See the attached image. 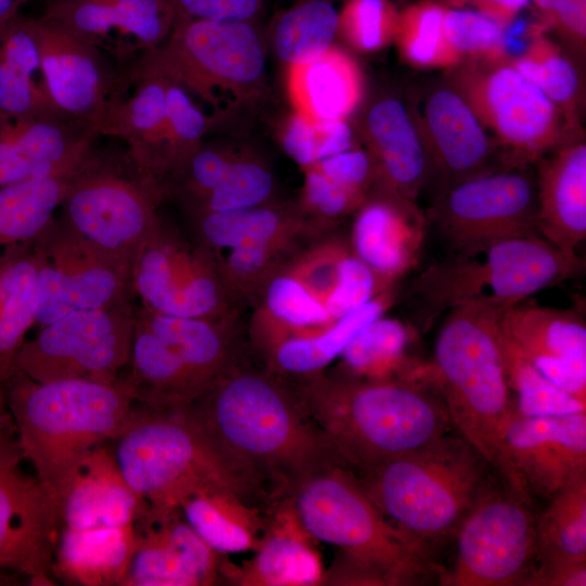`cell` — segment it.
Returning <instances> with one entry per match:
<instances>
[{
    "instance_id": "6da1fadb",
    "label": "cell",
    "mask_w": 586,
    "mask_h": 586,
    "mask_svg": "<svg viewBox=\"0 0 586 586\" xmlns=\"http://www.w3.org/2000/svg\"><path fill=\"white\" fill-rule=\"evenodd\" d=\"M190 409L218 449L272 500L335 459L293 381L240 360Z\"/></svg>"
},
{
    "instance_id": "7a4b0ae2",
    "label": "cell",
    "mask_w": 586,
    "mask_h": 586,
    "mask_svg": "<svg viewBox=\"0 0 586 586\" xmlns=\"http://www.w3.org/2000/svg\"><path fill=\"white\" fill-rule=\"evenodd\" d=\"M290 379L336 464L355 475L454 429L428 367L418 375L391 380L324 370Z\"/></svg>"
},
{
    "instance_id": "3957f363",
    "label": "cell",
    "mask_w": 586,
    "mask_h": 586,
    "mask_svg": "<svg viewBox=\"0 0 586 586\" xmlns=\"http://www.w3.org/2000/svg\"><path fill=\"white\" fill-rule=\"evenodd\" d=\"M286 497L303 530L340 550L330 573L335 584L411 586L434 576L438 581L443 566L434 553L392 525L349 470L322 468Z\"/></svg>"
},
{
    "instance_id": "277c9868",
    "label": "cell",
    "mask_w": 586,
    "mask_h": 586,
    "mask_svg": "<svg viewBox=\"0 0 586 586\" xmlns=\"http://www.w3.org/2000/svg\"><path fill=\"white\" fill-rule=\"evenodd\" d=\"M4 387L23 457L61 501L81 461L111 444L135 404L120 379L39 382L12 370Z\"/></svg>"
},
{
    "instance_id": "5b68a950",
    "label": "cell",
    "mask_w": 586,
    "mask_h": 586,
    "mask_svg": "<svg viewBox=\"0 0 586 586\" xmlns=\"http://www.w3.org/2000/svg\"><path fill=\"white\" fill-rule=\"evenodd\" d=\"M581 269V257H568L537 234L448 247L409 282L410 324L428 332L443 314L464 305L504 313Z\"/></svg>"
},
{
    "instance_id": "8992f818",
    "label": "cell",
    "mask_w": 586,
    "mask_h": 586,
    "mask_svg": "<svg viewBox=\"0 0 586 586\" xmlns=\"http://www.w3.org/2000/svg\"><path fill=\"white\" fill-rule=\"evenodd\" d=\"M492 464L457 430L355 475L374 507L431 552L455 538Z\"/></svg>"
},
{
    "instance_id": "52a82bcc",
    "label": "cell",
    "mask_w": 586,
    "mask_h": 586,
    "mask_svg": "<svg viewBox=\"0 0 586 586\" xmlns=\"http://www.w3.org/2000/svg\"><path fill=\"white\" fill-rule=\"evenodd\" d=\"M111 449L127 484L151 507H178L182 497L205 486L230 489L254 505L270 501L218 449L190 405L157 408L135 403Z\"/></svg>"
},
{
    "instance_id": "ba28073f",
    "label": "cell",
    "mask_w": 586,
    "mask_h": 586,
    "mask_svg": "<svg viewBox=\"0 0 586 586\" xmlns=\"http://www.w3.org/2000/svg\"><path fill=\"white\" fill-rule=\"evenodd\" d=\"M501 314L482 305L447 311L428 361L454 429L491 464L515 410L500 349Z\"/></svg>"
},
{
    "instance_id": "9c48e42d",
    "label": "cell",
    "mask_w": 586,
    "mask_h": 586,
    "mask_svg": "<svg viewBox=\"0 0 586 586\" xmlns=\"http://www.w3.org/2000/svg\"><path fill=\"white\" fill-rule=\"evenodd\" d=\"M133 64L184 88L212 111L213 127L267 93L265 43L254 22L191 20Z\"/></svg>"
},
{
    "instance_id": "30bf717a",
    "label": "cell",
    "mask_w": 586,
    "mask_h": 586,
    "mask_svg": "<svg viewBox=\"0 0 586 586\" xmlns=\"http://www.w3.org/2000/svg\"><path fill=\"white\" fill-rule=\"evenodd\" d=\"M190 238L212 257L238 310L254 306L268 280L316 240L333 232L297 200L188 217Z\"/></svg>"
},
{
    "instance_id": "8fae6325",
    "label": "cell",
    "mask_w": 586,
    "mask_h": 586,
    "mask_svg": "<svg viewBox=\"0 0 586 586\" xmlns=\"http://www.w3.org/2000/svg\"><path fill=\"white\" fill-rule=\"evenodd\" d=\"M166 202L161 183L127 151L93 144L71 176L61 218L90 243L132 266Z\"/></svg>"
},
{
    "instance_id": "7c38bea8",
    "label": "cell",
    "mask_w": 586,
    "mask_h": 586,
    "mask_svg": "<svg viewBox=\"0 0 586 586\" xmlns=\"http://www.w3.org/2000/svg\"><path fill=\"white\" fill-rule=\"evenodd\" d=\"M533 499L514 488L493 466L459 525L446 586H523L536 564Z\"/></svg>"
},
{
    "instance_id": "4fadbf2b",
    "label": "cell",
    "mask_w": 586,
    "mask_h": 586,
    "mask_svg": "<svg viewBox=\"0 0 586 586\" xmlns=\"http://www.w3.org/2000/svg\"><path fill=\"white\" fill-rule=\"evenodd\" d=\"M451 82L494 133L502 167L532 166L568 142L573 125L514 65L473 67Z\"/></svg>"
},
{
    "instance_id": "5bb4252c",
    "label": "cell",
    "mask_w": 586,
    "mask_h": 586,
    "mask_svg": "<svg viewBox=\"0 0 586 586\" xmlns=\"http://www.w3.org/2000/svg\"><path fill=\"white\" fill-rule=\"evenodd\" d=\"M136 307L78 310L41 326L24 342L13 370L39 381H118L129 364Z\"/></svg>"
},
{
    "instance_id": "9a60e30c",
    "label": "cell",
    "mask_w": 586,
    "mask_h": 586,
    "mask_svg": "<svg viewBox=\"0 0 586 586\" xmlns=\"http://www.w3.org/2000/svg\"><path fill=\"white\" fill-rule=\"evenodd\" d=\"M37 256L36 322L44 326L78 310L131 304L132 266L54 217L31 241Z\"/></svg>"
},
{
    "instance_id": "2e32d148",
    "label": "cell",
    "mask_w": 586,
    "mask_h": 586,
    "mask_svg": "<svg viewBox=\"0 0 586 586\" xmlns=\"http://www.w3.org/2000/svg\"><path fill=\"white\" fill-rule=\"evenodd\" d=\"M141 306L168 316L235 320L209 254L161 215L132 263Z\"/></svg>"
},
{
    "instance_id": "e0dca14e",
    "label": "cell",
    "mask_w": 586,
    "mask_h": 586,
    "mask_svg": "<svg viewBox=\"0 0 586 586\" xmlns=\"http://www.w3.org/2000/svg\"><path fill=\"white\" fill-rule=\"evenodd\" d=\"M537 179L532 166L500 167L432 199L424 211L447 247L539 235Z\"/></svg>"
},
{
    "instance_id": "ac0fdd59",
    "label": "cell",
    "mask_w": 586,
    "mask_h": 586,
    "mask_svg": "<svg viewBox=\"0 0 586 586\" xmlns=\"http://www.w3.org/2000/svg\"><path fill=\"white\" fill-rule=\"evenodd\" d=\"M17 437L0 438V570L31 585H54L62 501L49 484L22 469Z\"/></svg>"
},
{
    "instance_id": "d6986e66",
    "label": "cell",
    "mask_w": 586,
    "mask_h": 586,
    "mask_svg": "<svg viewBox=\"0 0 586 586\" xmlns=\"http://www.w3.org/2000/svg\"><path fill=\"white\" fill-rule=\"evenodd\" d=\"M165 201L186 218L232 212L279 201L269 162L250 145L203 142L161 180Z\"/></svg>"
},
{
    "instance_id": "ffe728a7",
    "label": "cell",
    "mask_w": 586,
    "mask_h": 586,
    "mask_svg": "<svg viewBox=\"0 0 586 586\" xmlns=\"http://www.w3.org/2000/svg\"><path fill=\"white\" fill-rule=\"evenodd\" d=\"M492 466L531 499L547 501L586 470V411L525 416L514 410Z\"/></svg>"
},
{
    "instance_id": "44dd1931",
    "label": "cell",
    "mask_w": 586,
    "mask_h": 586,
    "mask_svg": "<svg viewBox=\"0 0 586 586\" xmlns=\"http://www.w3.org/2000/svg\"><path fill=\"white\" fill-rule=\"evenodd\" d=\"M28 22L53 105L67 118L95 131L109 106L124 93L125 68L53 21L39 16L28 17Z\"/></svg>"
},
{
    "instance_id": "7402d4cb",
    "label": "cell",
    "mask_w": 586,
    "mask_h": 586,
    "mask_svg": "<svg viewBox=\"0 0 586 586\" xmlns=\"http://www.w3.org/2000/svg\"><path fill=\"white\" fill-rule=\"evenodd\" d=\"M409 100L430 160L425 189L432 199L451 187L502 167L499 149L451 81L432 82Z\"/></svg>"
},
{
    "instance_id": "603a6c76",
    "label": "cell",
    "mask_w": 586,
    "mask_h": 586,
    "mask_svg": "<svg viewBox=\"0 0 586 586\" xmlns=\"http://www.w3.org/2000/svg\"><path fill=\"white\" fill-rule=\"evenodd\" d=\"M352 115L355 132L372 163L374 187L417 202L429 181L430 160L408 94L372 91Z\"/></svg>"
},
{
    "instance_id": "cb8c5ba5",
    "label": "cell",
    "mask_w": 586,
    "mask_h": 586,
    "mask_svg": "<svg viewBox=\"0 0 586 586\" xmlns=\"http://www.w3.org/2000/svg\"><path fill=\"white\" fill-rule=\"evenodd\" d=\"M41 16L126 68L168 38L175 5L174 0H50Z\"/></svg>"
},
{
    "instance_id": "d4e9b609",
    "label": "cell",
    "mask_w": 586,
    "mask_h": 586,
    "mask_svg": "<svg viewBox=\"0 0 586 586\" xmlns=\"http://www.w3.org/2000/svg\"><path fill=\"white\" fill-rule=\"evenodd\" d=\"M136 549L126 586H206L220 576L221 553L190 527L178 507H151L133 523Z\"/></svg>"
},
{
    "instance_id": "484cf974",
    "label": "cell",
    "mask_w": 586,
    "mask_h": 586,
    "mask_svg": "<svg viewBox=\"0 0 586 586\" xmlns=\"http://www.w3.org/2000/svg\"><path fill=\"white\" fill-rule=\"evenodd\" d=\"M498 329L545 378L586 402V324L578 313L526 300L499 316Z\"/></svg>"
},
{
    "instance_id": "4316f807",
    "label": "cell",
    "mask_w": 586,
    "mask_h": 586,
    "mask_svg": "<svg viewBox=\"0 0 586 586\" xmlns=\"http://www.w3.org/2000/svg\"><path fill=\"white\" fill-rule=\"evenodd\" d=\"M349 247L385 290L417 265L428 220L417 202L374 187L353 215Z\"/></svg>"
},
{
    "instance_id": "83f0119b",
    "label": "cell",
    "mask_w": 586,
    "mask_h": 586,
    "mask_svg": "<svg viewBox=\"0 0 586 586\" xmlns=\"http://www.w3.org/2000/svg\"><path fill=\"white\" fill-rule=\"evenodd\" d=\"M98 137L67 117L0 112V187L75 169Z\"/></svg>"
},
{
    "instance_id": "f1b7e54d",
    "label": "cell",
    "mask_w": 586,
    "mask_h": 586,
    "mask_svg": "<svg viewBox=\"0 0 586 586\" xmlns=\"http://www.w3.org/2000/svg\"><path fill=\"white\" fill-rule=\"evenodd\" d=\"M535 164L538 234L578 258L586 239V144L574 139Z\"/></svg>"
},
{
    "instance_id": "f546056e",
    "label": "cell",
    "mask_w": 586,
    "mask_h": 586,
    "mask_svg": "<svg viewBox=\"0 0 586 586\" xmlns=\"http://www.w3.org/2000/svg\"><path fill=\"white\" fill-rule=\"evenodd\" d=\"M314 540L298 523L288 497L269 509L266 532L255 556L241 566L225 563L220 576L242 586H306L323 581Z\"/></svg>"
},
{
    "instance_id": "4dcf8cb0",
    "label": "cell",
    "mask_w": 586,
    "mask_h": 586,
    "mask_svg": "<svg viewBox=\"0 0 586 586\" xmlns=\"http://www.w3.org/2000/svg\"><path fill=\"white\" fill-rule=\"evenodd\" d=\"M127 86L95 127L99 136L127 144L137 167L160 181L166 131L167 78L133 63L125 68Z\"/></svg>"
},
{
    "instance_id": "1f68e13d",
    "label": "cell",
    "mask_w": 586,
    "mask_h": 586,
    "mask_svg": "<svg viewBox=\"0 0 586 586\" xmlns=\"http://www.w3.org/2000/svg\"><path fill=\"white\" fill-rule=\"evenodd\" d=\"M285 269L326 308L333 321L384 292L372 271L333 232L316 240Z\"/></svg>"
},
{
    "instance_id": "d6a6232c",
    "label": "cell",
    "mask_w": 586,
    "mask_h": 586,
    "mask_svg": "<svg viewBox=\"0 0 586 586\" xmlns=\"http://www.w3.org/2000/svg\"><path fill=\"white\" fill-rule=\"evenodd\" d=\"M148 506L123 477L107 444L91 451L79 464L62 497V527L133 525Z\"/></svg>"
},
{
    "instance_id": "836d02e7",
    "label": "cell",
    "mask_w": 586,
    "mask_h": 586,
    "mask_svg": "<svg viewBox=\"0 0 586 586\" xmlns=\"http://www.w3.org/2000/svg\"><path fill=\"white\" fill-rule=\"evenodd\" d=\"M286 89L293 112L313 122L348 119L364 97L357 64L335 46L286 67Z\"/></svg>"
},
{
    "instance_id": "e575fe53",
    "label": "cell",
    "mask_w": 586,
    "mask_h": 586,
    "mask_svg": "<svg viewBox=\"0 0 586 586\" xmlns=\"http://www.w3.org/2000/svg\"><path fill=\"white\" fill-rule=\"evenodd\" d=\"M196 535L218 553L255 550L263 538L268 512L230 489L205 486L182 497L178 504Z\"/></svg>"
},
{
    "instance_id": "d590c367",
    "label": "cell",
    "mask_w": 586,
    "mask_h": 586,
    "mask_svg": "<svg viewBox=\"0 0 586 586\" xmlns=\"http://www.w3.org/2000/svg\"><path fill=\"white\" fill-rule=\"evenodd\" d=\"M136 549L133 525L62 527L54 575L87 586L124 585Z\"/></svg>"
},
{
    "instance_id": "8d00e7d4",
    "label": "cell",
    "mask_w": 586,
    "mask_h": 586,
    "mask_svg": "<svg viewBox=\"0 0 586 586\" xmlns=\"http://www.w3.org/2000/svg\"><path fill=\"white\" fill-rule=\"evenodd\" d=\"M394 302V290L385 291L351 310L324 330L279 342L265 356L266 366L286 378L319 373L341 355L347 343L370 321L383 316Z\"/></svg>"
},
{
    "instance_id": "74e56055",
    "label": "cell",
    "mask_w": 586,
    "mask_h": 586,
    "mask_svg": "<svg viewBox=\"0 0 586 586\" xmlns=\"http://www.w3.org/2000/svg\"><path fill=\"white\" fill-rule=\"evenodd\" d=\"M416 329L396 318L380 316L366 324L341 353L340 370L365 380L416 375L424 361L409 353Z\"/></svg>"
},
{
    "instance_id": "f35d334b",
    "label": "cell",
    "mask_w": 586,
    "mask_h": 586,
    "mask_svg": "<svg viewBox=\"0 0 586 586\" xmlns=\"http://www.w3.org/2000/svg\"><path fill=\"white\" fill-rule=\"evenodd\" d=\"M535 565L586 562V470L571 477L536 517Z\"/></svg>"
},
{
    "instance_id": "ab89813d",
    "label": "cell",
    "mask_w": 586,
    "mask_h": 586,
    "mask_svg": "<svg viewBox=\"0 0 586 586\" xmlns=\"http://www.w3.org/2000/svg\"><path fill=\"white\" fill-rule=\"evenodd\" d=\"M38 260L31 246L0 264V381L5 382L28 329L36 322Z\"/></svg>"
},
{
    "instance_id": "60d3db41",
    "label": "cell",
    "mask_w": 586,
    "mask_h": 586,
    "mask_svg": "<svg viewBox=\"0 0 586 586\" xmlns=\"http://www.w3.org/2000/svg\"><path fill=\"white\" fill-rule=\"evenodd\" d=\"M75 169L0 187V247L29 243L46 229Z\"/></svg>"
},
{
    "instance_id": "b9f144b4",
    "label": "cell",
    "mask_w": 586,
    "mask_h": 586,
    "mask_svg": "<svg viewBox=\"0 0 586 586\" xmlns=\"http://www.w3.org/2000/svg\"><path fill=\"white\" fill-rule=\"evenodd\" d=\"M339 13L331 0H302L286 9L270 29L275 55L286 67L319 58L334 46Z\"/></svg>"
},
{
    "instance_id": "7bdbcfd3",
    "label": "cell",
    "mask_w": 586,
    "mask_h": 586,
    "mask_svg": "<svg viewBox=\"0 0 586 586\" xmlns=\"http://www.w3.org/2000/svg\"><path fill=\"white\" fill-rule=\"evenodd\" d=\"M499 342L515 411L525 416L586 411V402L566 393L545 378L504 340L500 332Z\"/></svg>"
},
{
    "instance_id": "ee69618b",
    "label": "cell",
    "mask_w": 586,
    "mask_h": 586,
    "mask_svg": "<svg viewBox=\"0 0 586 586\" xmlns=\"http://www.w3.org/2000/svg\"><path fill=\"white\" fill-rule=\"evenodd\" d=\"M212 128V118L198 106L192 95L167 79L166 131L160 183L200 148Z\"/></svg>"
},
{
    "instance_id": "f6af8a7d",
    "label": "cell",
    "mask_w": 586,
    "mask_h": 586,
    "mask_svg": "<svg viewBox=\"0 0 586 586\" xmlns=\"http://www.w3.org/2000/svg\"><path fill=\"white\" fill-rule=\"evenodd\" d=\"M279 139L284 152L301 168L359 143L348 119L313 122L294 112L282 124Z\"/></svg>"
},
{
    "instance_id": "bcb514c9",
    "label": "cell",
    "mask_w": 586,
    "mask_h": 586,
    "mask_svg": "<svg viewBox=\"0 0 586 586\" xmlns=\"http://www.w3.org/2000/svg\"><path fill=\"white\" fill-rule=\"evenodd\" d=\"M533 49L512 64L533 85L539 88L573 125L574 102L578 92L575 67L563 55L536 41Z\"/></svg>"
},
{
    "instance_id": "7dc6e473",
    "label": "cell",
    "mask_w": 586,
    "mask_h": 586,
    "mask_svg": "<svg viewBox=\"0 0 586 586\" xmlns=\"http://www.w3.org/2000/svg\"><path fill=\"white\" fill-rule=\"evenodd\" d=\"M302 170L304 182L297 202L308 216L331 229L354 215L369 195L331 178L314 165Z\"/></svg>"
},
{
    "instance_id": "c3c4849f",
    "label": "cell",
    "mask_w": 586,
    "mask_h": 586,
    "mask_svg": "<svg viewBox=\"0 0 586 586\" xmlns=\"http://www.w3.org/2000/svg\"><path fill=\"white\" fill-rule=\"evenodd\" d=\"M398 17L391 0H347L339 13V34L356 49L378 50L395 37Z\"/></svg>"
},
{
    "instance_id": "681fc988",
    "label": "cell",
    "mask_w": 586,
    "mask_h": 586,
    "mask_svg": "<svg viewBox=\"0 0 586 586\" xmlns=\"http://www.w3.org/2000/svg\"><path fill=\"white\" fill-rule=\"evenodd\" d=\"M446 7L424 0L399 13L395 37L406 56L413 63H433L446 47L443 22Z\"/></svg>"
},
{
    "instance_id": "f907efd6",
    "label": "cell",
    "mask_w": 586,
    "mask_h": 586,
    "mask_svg": "<svg viewBox=\"0 0 586 586\" xmlns=\"http://www.w3.org/2000/svg\"><path fill=\"white\" fill-rule=\"evenodd\" d=\"M506 24L480 10L446 8L443 33L454 54H482L502 48Z\"/></svg>"
},
{
    "instance_id": "816d5d0a",
    "label": "cell",
    "mask_w": 586,
    "mask_h": 586,
    "mask_svg": "<svg viewBox=\"0 0 586 586\" xmlns=\"http://www.w3.org/2000/svg\"><path fill=\"white\" fill-rule=\"evenodd\" d=\"M0 112L12 116H64L43 81L20 73L0 53Z\"/></svg>"
},
{
    "instance_id": "f5cc1de1",
    "label": "cell",
    "mask_w": 586,
    "mask_h": 586,
    "mask_svg": "<svg viewBox=\"0 0 586 586\" xmlns=\"http://www.w3.org/2000/svg\"><path fill=\"white\" fill-rule=\"evenodd\" d=\"M265 0H174L175 23L191 20L254 22Z\"/></svg>"
},
{
    "instance_id": "db71d44e",
    "label": "cell",
    "mask_w": 586,
    "mask_h": 586,
    "mask_svg": "<svg viewBox=\"0 0 586 586\" xmlns=\"http://www.w3.org/2000/svg\"><path fill=\"white\" fill-rule=\"evenodd\" d=\"M586 562L535 565L523 586H585Z\"/></svg>"
},
{
    "instance_id": "11a10c76",
    "label": "cell",
    "mask_w": 586,
    "mask_h": 586,
    "mask_svg": "<svg viewBox=\"0 0 586 586\" xmlns=\"http://www.w3.org/2000/svg\"><path fill=\"white\" fill-rule=\"evenodd\" d=\"M549 21L581 46L585 40V0H552Z\"/></svg>"
},
{
    "instance_id": "9f6ffc18",
    "label": "cell",
    "mask_w": 586,
    "mask_h": 586,
    "mask_svg": "<svg viewBox=\"0 0 586 586\" xmlns=\"http://www.w3.org/2000/svg\"><path fill=\"white\" fill-rule=\"evenodd\" d=\"M475 5L480 11L488 13L506 25L522 10L531 7V0H459Z\"/></svg>"
},
{
    "instance_id": "6f0895ef",
    "label": "cell",
    "mask_w": 586,
    "mask_h": 586,
    "mask_svg": "<svg viewBox=\"0 0 586 586\" xmlns=\"http://www.w3.org/2000/svg\"><path fill=\"white\" fill-rule=\"evenodd\" d=\"M8 437H17V434L8 406L4 383L0 381V438Z\"/></svg>"
},
{
    "instance_id": "680465c9",
    "label": "cell",
    "mask_w": 586,
    "mask_h": 586,
    "mask_svg": "<svg viewBox=\"0 0 586 586\" xmlns=\"http://www.w3.org/2000/svg\"><path fill=\"white\" fill-rule=\"evenodd\" d=\"M27 0H0V34L20 15L21 7Z\"/></svg>"
},
{
    "instance_id": "91938a15",
    "label": "cell",
    "mask_w": 586,
    "mask_h": 586,
    "mask_svg": "<svg viewBox=\"0 0 586 586\" xmlns=\"http://www.w3.org/2000/svg\"><path fill=\"white\" fill-rule=\"evenodd\" d=\"M549 20L552 0H531Z\"/></svg>"
},
{
    "instance_id": "94428289",
    "label": "cell",
    "mask_w": 586,
    "mask_h": 586,
    "mask_svg": "<svg viewBox=\"0 0 586 586\" xmlns=\"http://www.w3.org/2000/svg\"><path fill=\"white\" fill-rule=\"evenodd\" d=\"M0 572H2V571L0 570ZM0 582H5V579H4V578H2V577H0Z\"/></svg>"
}]
</instances>
